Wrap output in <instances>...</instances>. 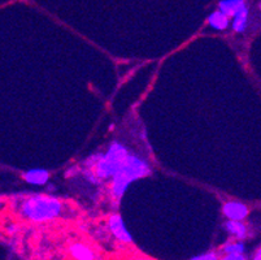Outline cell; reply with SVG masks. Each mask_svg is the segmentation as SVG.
Wrapping results in <instances>:
<instances>
[{
	"mask_svg": "<svg viewBox=\"0 0 261 260\" xmlns=\"http://www.w3.org/2000/svg\"><path fill=\"white\" fill-rule=\"evenodd\" d=\"M129 155V149L123 143L115 140L104 154H94L84 161L85 178L92 183L112 178Z\"/></svg>",
	"mask_w": 261,
	"mask_h": 260,
	"instance_id": "obj_1",
	"label": "cell"
},
{
	"mask_svg": "<svg viewBox=\"0 0 261 260\" xmlns=\"http://www.w3.org/2000/svg\"><path fill=\"white\" fill-rule=\"evenodd\" d=\"M63 200L54 195L30 194L18 202V214L25 220L43 224L54 221L63 214Z\"/></svg>",
	"mask_w": 261,
	"mask_h": 260,
	"instance_id": "obj_2",
	"label": "cell"
},
{
	"mask_svg": "<svg viewBox=\"0 0 261 260\" xmlns=\"http://www.w3.org/2000/svg\"><path fill=\"white\" fill-rule=\"evenodd\" d=\"M151 173L148 161L144 160L137 154H130L122 166L118 168L113 177L111 178V195L116 202H120L125 195L129 186L135 181L147 177Z\"/></svg>",
	"mask_w": 261,
	"mask_h": 260,
	"instance_id": "obj_3",
	"label": "cell"
},
{
	"mask_svg": "<svg viewBox=\"0 0 261 260\" xmlns=\"http://www.w3.org/2000/svg\"><path fill=\"white\" fill-rule=\"evenodd\" d=\"M108 225L109 232L118 242L121 243H132L133 242V238L132 234L129 233L127 230L126 225H125V221H123L122 216L120 214H113L111 215L108 218Z\"/></svg>",
	"mask_w": 261,
	"mask_h": 260,
	"instance_id": "obj_4",
	"label": "cell"
},
{
	"mask_svg": "<svg viewBox=\"0 0 261 260\" xmlns=\"http://www.w3.org/2000/svg\"><path fill=\"white\" fill-rule=\"evenodd\" d=\"M222 212H224L225 218L227 220L243 221L248 216V207L242 203V202L232 200V202H227V203L224 204Z\"/></svg>",
	"mask_w": 261,
	"mask_h": 260,
	"instance_id": "obj_5",
	"label": "cell"
},
{
	"mask_svg": "<svg viewBox=\"0 0 261 260\" xmlns=\"http://www.w3.org/2000/svg\"><path fill=\"white\" fill-rule=\"evenodd\" d=\"M22 178L25 180V182H28L29 185L43 186L48 182L49 172L43 168H33L29 169V171L23 172Z\"/></svg>",
	"mask_w": 261,
	"mask_h": 260,
	"instance_id": "obj_6",
	"label": "cell"
},
{
	"mask_svg": "<svg viewBox=\"0 0 261 260\" xmlns=\"http://www.w3.org/2000/svg\"><path fill=\"white\" fill-rule=\"evenodd\" d=\"M230 22H231V18L229 16L221 12L220 9L212 12L208 17V23H210L211 28L213 30H217V32H222V30H226L230 26Z\"/></svg>",
	"mask_w": 261,
	"mask_h": 260,
	"instance_id": "obj_7",
	"label": "cell"
},
{
	"mask_svg": "<svg viewBox=\"0 0 261 260\" xmlns=\"http://www.w3.org/2000/svg\"><path fill=\"white\" fill-rule=\"evenodd\" d=\"M247 7L246 2L244 0H221L218 3V9L221 12H224L226 16H229L230 18H232L238 12H241L242 9Z\"/></svg>",
	"mask_w": 261,
	"mask_h": 260,
	"instance_id": "obj_8",
	"label": "cell"
},
{
	"mask_svg": "<svg viewBox=\"0 0 261 260\" xmlns=\"http://www.w3.org/2000/svg\"><path fill=\"white\" fill-rule=\"evenodd\" d=\"M70 255L74 260H95V254L84 243H74L70 246Z\"/></svg>",
	"mask_w": 261,
	"mask_h": 260,
	"instance_id": "obj_9",
	"label": "cell"
},
{
	"mask_svg": "<svg viewBox=\"0 0 261 260\" xmlns=\"http://www.w3.org/2000/svg\"><path fill=\"white\" fill-rule=\"evenodd\" d=\"M248 16H250V9L248 7H244L241 12L231 18V28L234 32L243 33L246 32L247 23H248Z\"/></svg>",
	"mask_w": 261,
	"mask_h": 260,
	"instance_id": "obj_10",
	"label": "cell"
},
{
	"mask_svg": "<svg viewBox=\"0 0 261 260\" xmlns=\"http://www.w3.org/2000/svg\"><path fill=\"white\" fill-rule=\"evenodd\" d=\"M226 232L237 238V240H244L247 237V226L242 221L227 220L225 223Z\"/></svg>",
	"mask_w": 261,
	"mask_h": 260,
	"instance_id": "obj_11",
	"label": "cell"
},
{
	"mask_svg": "<svg viewBox=\"0 0 261 260\" xmlns=\"http://www.w3.org/2000/svg\"><path fill=\"white\" fill-rule=\"evenodd\" d=\"M222 250H224L225 254H244V245L241 241L227 242Z\"/></svg>",
	"mask_w": 261,
	"mask_h": 260,
	"instance_id": "obj_12",
	"label": "cell"
},
{
	"mask_svg": "<svg viewBox=\"0 0 261 260\" xmlns=\"http://www.w3.org/2000/svg\"><path fill=\"white\" fill-rule=\"evenodd\" d=\"M191 260H218V256L215 252H207V254H201L195 257H192Z\"/></svg>",
	"mask_w": 261,
	"mask_h": 260,
	"instance_id": "obj_13",
	"label": "cell"
},
{
	"mask_svg": "<svg viewBox=\"0 0 261 260\" xmlns=\"http://www.w3.org/2000/svg\"><path fill=\"white\" fill-rule=\"evenodd\" d=\"M221 260H247L243 254H226Z\"/></svg>",
	"mask_w": 261,
	"mask_h": 260,
	"instance_id": "obj_14",
	"label": "cell"
},
{
	"mask_svg": "<svg viewBox=\"0 0 261 260\" xmlns=\"http://www.w3.org/2000/svg\"><path fill=\"white\" fill-rule=\"evenodd\" d=\"M253 260H261V247L256 251L255 256H253Z\"/></svg>",
	"mask_w": 261,
	"mask_h": 260,
	"instance_id": "obj_15",
	"label": "cell"
},
{
	"mask_svg": "<svg viewBox=\"0 0 261 260\" xmlns=\"http://www.w3.org/2000/svg\"><path fill=\"white\" fill-rule=\"evenodd\" d=\"M260 8H261V3H260Z\"/></svg>",
	"mask_w": 261,
	"mask_h": 260,
	"instance_id": "obj_16",
	"label": "cell"
}]
</instances>
